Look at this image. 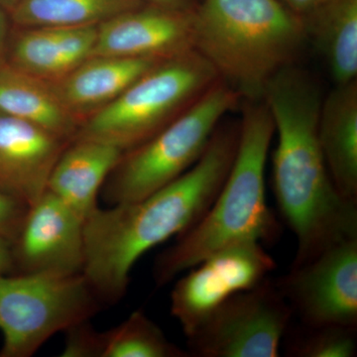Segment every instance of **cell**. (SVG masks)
Listing matches in <instances>:
<instances>
[{
    "label": "cell",
    "instance_id": "cell-12",
    "mask_svg": "<svg viewBox=\"0 0 357 357\" xmlns=\"http://www.w3.org/2000/svg\"><path fill=\"white\" fill-rule=\"evenodd\" d=\"M195 9L144 6L98 26L93 55L168 60L194 50Z\"/></svg>",
    "mask_w": 357,
    "mask_h": 357
},
{
    "label": "cell",
    "instance_id": "cell-18",
    "mask_svg": "<svg viewBox=\"0 0 357 357\" xmlns=\"http://www.w3.org/2000/svg\"><path fill=\"white\" fill-rule=\"evenodd\" d=\"M318 134L333 184L344 199L357 202V79L335 84L323 98Z\"/></svg>",
    "mask_w": 357,
    "mask_h": 357
},
{
    "label": "cell",
    "instance_id": "cell-14",
    "mask_svg": "<svg viewBox=\"0 0 357 357\" xmlns=\"http://www.w3.org/2000/svg\"><path fill=\"white\" fill-rule=\"evenodd\" d=\"M160 62L151 59L95 56L52 84L65 107L82 126Z\"/></svg>",
    "mask_w": 357,
    "mask_h": 357
},
{
    "label": "cell",
    "instance_id": "cell-1",
    "mask_svg": "<svg viewBox=\"0 0 357 357\" xmlns=\"http://www.w3.org/2000/svg\"><path fill=\"white\" fill-rule=\"evenodd\" d=\"M239 130V122H220L203 156L187 172L138 201L98 206L84 220L83 274L103 306L123 298L141 256L206 215L234 163Z\"/></svg>",
    "mask_w": 357,
    "mask_h": 357
},
{
    "label": "cell",
    "instance_id": "cell-25",
    "mask_svg": "<svg viewBox=\"0 0 357 357\" xmlns=\"http://www.w3.org/2000/svg\"><path fill=\"white\" fill-rule=\"evenodd\" d=\"M280 1L287 7L289 10L302 17L312 11L314 7L318 6L324 0H280Z\"/></svg>",
    "mask_w": 357,
    "mask_h": 357
},
{
    "label": "cell",
    "instance_id": "cell-7",
    "mask_svg": "<svg viewBox=\"0 0 357 357\" xmlns=\"http://www.w3.org/2000/svg\"><path fill=\"white\" fill-rule=\"evenodd\" d=\"M102 306L83 273L0 274V357L34 356Z\"/></svg>",
    "mask_w": 357,
    "mask_h": 357
},
{
    "label": "cell",
    "instance_id": "cell-3",
    "mask_svg": "<svg viewBox=\"0 0 357 357\" xmlns=\"http://www.w3.org/2000/svg\"><path fill=\"white\" fill-rule=\"evenodd\" d=\"M241 105L238 146L229 175L202 220L157 256L153 278L158 287L220 249L243 243L271 244L280 237V225L268 206L265 190L273 119L262 100H243Z\"/></svg>",
    "mask_w": 357,
    "mask_h": 357
},
{
    "label": "cell",
    "instance_id": "cell-4",
    "mask_svg": "<svg viewBox=\"0 0 357 357\" xmlns=\"http://www.w3.org/2000/svg\"><path fill=\"white\" fill-rule=\"evenodd\" d=\"M305 42L302 18L280 0H203L195 8L194 50L243 100H262Z\"/></svg>",
    "mask_w": 357,
    "mask_h": 357
},
{
    "label": "cell",
    "instance_id": "cell-23",
    "mask_svg": "<svg viewBox=\"0 0 357 357\" xmlns=\"http://www.w3.org/2000/svg\"><path fill=\"white\" fill-rule=\"evenodd\" d=\"M29 206L0 190V236L11 241L21 229Z\"/></svg>",
    "mask_w": 357,
    "mask_h": 357
},
{
    "label": "cell",
    "instance_id": "cell-13",
    "mask_svg": "<svg viewBox=\"0 0 357 357\" xmlns=\"http://www.w3.org/2000/svg\"><path fill=\"white\" fill-rule=\"evenodd\" d=\"M69 141L0 112V190L31 206Z\"/></svg>",
    "mask_w": 357,
    "mask_h": 357
},
{
    "label": "cell",
    "instance_id": "cell-27",
    "mask_svg": "<svg viewBox=\"0 0 357 357\" xmlns=\"http://www.w3.org/2000/svg\"><path fill=\"white\" fill-rule=\"evenodd\" d=\"M143 1L151 6L166 7V8L183 9V10L196 8V6H192L191 0H143Z\"/></svg>",
    "mask_w": 357,
    "mask_h": 357
},
{
    "label": "cell",
    "instance_id": "cell-22",
    "mask_svg": "<svg viewBox=\"0 0 357 357\" xmlns=\"http://www.w3.org/2000/svg\"><path fill=\"white\" fill-rule=\"evenodd\" d=\"M282 344L291 357H356L357 328L290 325Z\"/></svg>",
    "mask_w": 357,
    "mask_h": 357
},
{
    "label": "cell",
    "instance_id": "cell-24",
    "mask_svg": "<svg viewBox=\"0 0 357 357\" xmlns=\"http://www.w3.org/2000/svg\"><path fill=\"white\" fill-rule=\"evenodd\" d=\"M13 241L0 236V274L13 273Z\"/></svg>",
    "mask_w": 357,
    "mask_h": 357
},
{
    "label": "cell",
    "instance_id": "cell-15",
    "mask_svg": "<svg viewBox=\"0 0 357 357\" xmlns=\"http://www.w3.org/2000/svg\"><path fill=\"white\" fill-rule=\"evenodd\" d=\"M96 37L98 25L22 28L11 47L8 65L54 83L91 57Z\"/></svg>",
    "mask_w": 357,
    "mask_h": 357
},
{
    "label": "cell",
    "instance_id": "cell-9",
    "mask_svg": "<svg viewBox=\"0 0 357 357\" xmlns=\"http://www.w3.org/2000/svg\"><path fill=\"white\" fill-rule=\"evenodd\" d=\"M274 281L300 323L357 328V237Z\"/></svg>",
    "mask_w": 357,
    "mask_h": 357
},
{
    "label": "cell",
    "instance_id": "cell-16",
    "mask_svg": "<svg viewBox=\"0 0 357 357\" xmlns=\"http://www.w3.org/2000/svg\"><path fill=\"white\" fill-rule=\"evenodd\" d=\"M123 151L89 139H74L52 169L47 190L84 220L98 208L102 185Z\"/></svg>",
    "mask_w": 357,
    "mask_h": 357
},
{
    "label": "cell",
    "instance_id": "cell-21",
    "mask_svg": "<svg viewBox=\"0 0 357 357\" xmlns=\"http://www.w3.org/2000/svg\"><path fill=\"white\" fill-rule=\"evenodd\" d=\"M144 6L143 0H20L10 13L20 28L84 27Z\"/></svg>",
    "mask_w": 357,
    "mask_h": 357
},
{
    "label": "cell",
    "instance_id": "cell-19",
    "mask_svg": "<svg viewBox=\"0 0 357 357\" xmlns=\"http://www.w3.org/2000/svg\"><path fill=\"white\" fill-rule=\"evenodd\" d=\"M0 112L30 122L61 139L72 141L81 128L53 84L6 65L0 69Z\"/></svg>",
    "mask_w": 357,
    "mask_h": 357
},
{
    "label": "cell",
    "instance_id": "cell-6",
    "mask_svg": "<svg viewBox=\"0 0 357 357\" xmlns=\"http://www.w3.org/2000/svg\"><path fill=\"white\" fill-rule=\"evenodd\" d=\"M243 102L218 79L175 121L142 144L123 152L102 185L109 206L145 198L191 169L203 156L225 115Z\"/></svg>",
    "mask_w": 357,
    "mask_h": 357
},
{
    "label": "cell",
    "instance_id": "cell-20",
    "mask_svg": "<svg viewBox=\"0 0 357 357\" xmlns=\"http://www.w3.org/2000/svg\"><path fill=\"white\" fill-rule=\"evenodd\" d=\"M307 41L325 59L335 84L357 77V0H324L302 16Z\"/></svg>",
    "mask_w": 357,
    "mask_h": 357
},
{
    "label": "cell",
    "instance_id": "cell-28",
    "mask_svg": "<svg viewBox=\"0 0 357 357\" xmlns=\"http://www.w3.org/2000/svg\"><path fill=\"white\" fill-rule=\"evenodd\" d=\"M20 0H0V7L4 10L11 11Z\"/></svg>",
    "mask_w": 357,
    "mask_h": 357
},
{
    "label": "cell",
    "instance_id": "cell-11",
    "mask_svg": "<svg viewBox=\"0 0 357 357\" xmlns=\"http://www.w3.org/2000/svg\"><path fill=\"white\" fill-rule=\"evenodd\" d=\"M16 274L75 275L84 271V220L47 190L29 206L13 241Z\"/></svg>",
    "mask_w": 357,
    "mask_h": 357
},
{
    "label": "cell",
    "instance_id": "cell-2",
    "mask_svg": "<svg viewBox=\"0 0 357 357\" xmlns=\"http://www.w3.org/2000/svg\"><path fill=\"white\" fill-rule=\"evenodd\" d=\"M323 98L314 77L295 64L277 73L262 96L278 135L273 156L275 198L297 243L291 268L357 237V202L337 191L319 146Z\"/></svg>",
    "mask_w": 357,
    "mask_h": 357
},
{
    "label": "cell",
    "instance_id": "cell-26",
    "mask_svg": "<svg viewBox=\"0 0 357 357\" xmlns=\"http://www.w3.org/2000/svg\"><path fill=\"white\" fill-rule=\"evenodd\" d=\"M7 31H8V25L4 9L0 7V69L6 66V53Z\"/></svg>",
    "mask_w": 357,
    "mask_h": 357
},
{
    "label": "cell",
    "instance_id": "cell-10",
    "mask_svg": "<svg viewBox=\"0 0 357 357\" xmlns=\"http://www.w3.org/2000/svg\"><path fill=\"white\" fill-rule=\"evenodd\" d=\"M275 268L276 262L261 243H237L220 249L176 282L170 296L171 314L187 337L218 305L259 285Z\"/></svg>",
    "mask_w": 357,
    "mask_h": 357
},
{
    "label": "cell",
    "instance_id": "cell-17",
    "mask_svg": "<svg viewBox=\"0 0 357 357\" xmlns=\"http://www.w3.org/2000/svg\"><path fill=\"white\" fill-rule=\"evenodd\" d=\"M65 333L64 357H190L141 311L105 332H98L88 321Z\"/></svg>",
    "mask_w": 357,
    "mask_h": 357
},
{
    "label": "cell",
    "instance_id": "cell-5",
    "mask_svg": "<svg viewBox=\"0 0 357 357\" xmlns=\"http://www.w3.org/2000/svg\"><path fill=\"white\" fill-rule=\"evenodd\" d=\"M218 79L196 50L162 61L86 119L74 139L100 141L128 151L175 121Z\"/></svg>",
    "mask_w": 357,
    "mask_h": 357
},
{
    "label": "cell",
    "instance_id": "cell-8",
    "mask_svg": "<svg viewBox=\"0 0 357 357\" xmlns=\"http://www.w3.org/2000/svg\"><path fill=\"white\" fill-rule=\"evenodd\" d=\"M293 311L273 279L234 294L189 335L192 357H278Z\"/></svg>",
    "mask_w": 357,
    "mask_h": 357
}]
</instances>
